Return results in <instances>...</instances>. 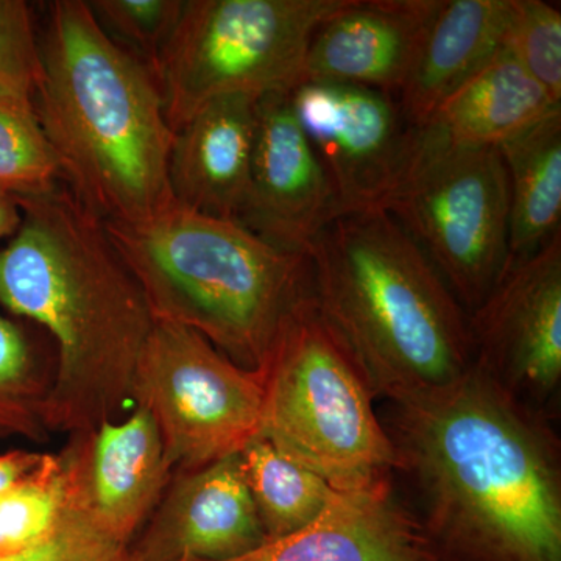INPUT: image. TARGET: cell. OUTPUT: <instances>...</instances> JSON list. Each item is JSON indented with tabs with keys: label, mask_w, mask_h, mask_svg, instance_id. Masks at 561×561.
Listing matches in <instances>:
<instances>
[{
	"label": "cell",
	"mask_w": 561,
	"mask_h": 561,
	"mask_svg": "<svg viewBox=\"0 0 561 561\" xmlns=\"http://www.w3.org/2000/svg\"><path fill=\"white\" fill-rule=\"evenodd\" d=\"M339 217L290 92L264 95L257 101L249 198L239 224L278 249L308 254L313 239Z\"/></svg>",
	"instance_id": "obj_13"
},
{
	"label": "cell",
	"mask_w": 561,
	"mask_h": 561,
	"mask_svg": "<svg viewBox=\"0 0 561 561\" xmlns=\"http://www.w3.org/2000/svg\"><path fill=\"white\" fill-rule=\"evenodd\" d=\"M513 9L515 0H442L397 98L412 127L507 49Z\"/></svg>",
	"instance_id": "obj_18"
},
{
	"label": "cell",
	"mask_w": 561,
	"mask_h": 561,
	"mask_svg": "<svg viewBox=\"0 0 561 561\" xmlns=\"http://www.w3.org/2000/svg\"><path fill=\"white\" fill-rule=\"evenodd\" d=\"M105 227L154 321L198 332L247 370H264L290 313L312 291L306 254L278 249L239 221L173 202Z\"/></svg>",
	"instance_id": "obj_5"
},
{
	"label": "cell",
	"mask_w": 561,
	"mask_h": 561,
	"mask_svg": "<svg viewBox=\"0 0 561 561\" xmlns=\"http://www.w3.org/2000/svg\"><path fill=\"white\" fill-rule=\"evenodd\" d=\"M46 454L11 451L0 454V494L32 474L44 461Z\"/></svg>",
	"instance_id": "obj_29"
},
{
	"label": "cell",
	"mask_w": 561,
	"mask_h": 561,
	"mask_svg": "<svg viewBox=\"0 0 561 561\" xmlns=\"http://www.w3.org/2000/svg\"><path fill=\"white\" fill-rule=\"evenodd\" d=\"M227 561H438V557L419 516L390 483L339 493L316 522Z\"/></svg>",
	"instance_id": "obj_16"
},
{
	"label": "cell",
	"mask_w": 561,
	"mask_h": 561,
	"mask_svg": "<svg viewBox=\"0 0 561 561\" xmlns=\"http://www.w3.org/2000/svg\"><path fill=\"white\" fill-rule=\"evenodd\" d=\"M61 181L33 103L0 98V190L27 197Z\"/></svg>",
	"instance_id": "obj_23"
},
{
	"label": "cell",
	"mask_w": 561,
	"mask_h": 561,
	"mask_svg": "<svg viewBox=\"0 0 561 561\" xmlns=\"http://www.w3.org/2000/svg\"><path fill=\"white\" fill-rule=\"evenodd\" d=\"M16 202L20 228L0 249V305L38 323L57 345L47 430L94 431L133 401L154 327L149 302L105 221L62 181Z\"/></svg>",
	"instance_id": "obj_2"
},
{
	"label": "cell",
	"mask_w": 561,
	"mask_h": 561,
	"mask_svg": "<svg viewBox=\"0 0 561 561\" xmlns=\"http://www.w3.org/2000/svg\"><path fill=\"white\" fill-rule=\"evenodd\" d=\"M0 561H135L130 545L113 540L65 502L54 529L25 551Z\"/></svg>",
	"instance_id": "obj_28"
},
{
	"label": "cell",
	"mask_w": 561,
	"mask_h": 561,
	"mask_svg": "<svg viewBox=\"0 0 561 561\" xmlns=\"http://www.w3.org/2000/svg\"><path fill=\"white\" fill-rule=\"evenodd\" d=\"M511 194V261L561 234V108L497 147Z\"/></svg>",
	"instance_id": "obj_20"
},
{
	"label": "cell",
	"mask_w": 561,
	"mask_h": 561,
	"mask_svg": "<svg viewBox=\"0 0 561 561\" xmlns=\"http://www.w3.org/2000/svg\"><path fill=\"white\" fill-rule=\"evenodd\" d=\"M43 80L41 41L24 0H0V98L35 101Z\"/></svg>",
	"instance_id": "obj_27"
},
{
	"label": "cell",
	"mask_w": 561,
	"mask_h": 561,
	"mask_svg": "<svg viewBox=\"0 0 561 561\" xmlns=\"http://www.w3.org/2000/svg\"><path fill=\"white\" fill-rule=\"evenodd\" d=\"M261 432L339 493L394 482L400 459L375 397L308 295L265 365Z\"/></svg>",
	"instance_id": "obj_6"
},
{
	"label": "cell",
	"mask_w": 561,
	"mask_h": 561,
	"mask_svg": "<svg viewBox=\"0 0 561 561\" xmlns=\"http://www.w3.org/2000/svg\"><path fill=\"white\" fill-rule=\"evenodd\" d=\"M51 382L27 332L0 313V438L46 440Z\"/></svg>",
	"instance_id": "obj_22"
},
{
	"label": "cell",
	"mask_w": 561,
	"mask_h": 561,
	"mask_svg": "<svg viewBox=\"0 0 561 561\" xmlns=\"http://www.w3.org/2000/svg\"><path fill=\"white\" fill-rule=\"evenodd\" d=\"M88 3L103 31L138 55L153 72L184 7V0H92Z\"/></svg>",
	"instance_id": "obj_25"
},
{
	"label": "cell",
	"mask_w": 561,
	"mask_h": 561,
	"mask_svg": "<svg viewBox=\"0 0 561 561\" xmlns=\"http://www.w3.org/2000/svg\"><path fill=\"white\" fill-rule=\"evenodd\" d=\"M257 101L250 95L216 99L175 133L169 160L175 203L206 216L241 220L253 168Z\"/></svg>",
	"instance_id": "obj_17"
},
{
	"label": "cell",
	"mask_w": 561,
	"mask_h": 561,
	"mask_svg": "<svg viewBox=\"0 0 561 561\" xmlns=\"http://www.w3.org/2000/svg\"><path fill=\"white\" fill-rule=\"evenodd\" d=\"M507 50L561 102V13L541 0H515Z\"/></svg>",
	"instance_id": "obj_26"
},
{
	"label": "cell",
	"mask_w": 561,
	"mask_h": 561,
	"mask_svg": "<svg viewBox=\"0 0 561 561\" xmlns=\"http://www.w3.org/2000/svg\"><path fill=\"white\" fill-rule=\"evenodd\" d=\"M43 80L33 101L62 183L103 221L172 205L175 133L153 69L116 43L83 0L47 7Z\"/></svg>",
	"instance_id": "obj_3"
},
{
	"label": "cell",
	"mask_w": 561,
	"mask_h": 561,
	"mask_svg": "<svg viewBox=\"0 0 561 561\" xmlns=\"http://www.w3.org/2000/svg\"><path fill=\"white\" fill-rule=\"evenodd\" d=\"M468 317L476 367L513 397L553 416L561 386V234L508 262Z\"/></svg>",
	"instance_id": "obj_11"
},
{
	"label": "cell",
	"mask_w": 561,
	"mask_h": 561,
	"mask_svg": "<svg viewBox=\"0 0 561 561\" xmlns=\"http://www.w3.org/2000/svg\"><path fill=\"white\" fill-rule=\"evenodd\" d=\"M291 106L330 183L339 213L382 210L408 171L420 128L383 92L301 81Z\"/></svg>",
	"instance_id": "obj_10"
},
{
	"label": "cell",
	"mask_w": 561,
	"mask_h": 561,
	"mask_svg": "<svg viewBox=\"0 0 561 561\" xmlns=\"http://www.w3.org/2000/svg\"><path fill=\"white\" fill-rule=\"evenodd\" d=\"M239 457L267 540L316 522L337 497L330 483L265 438H254Z\"/></svg>",
	"instance_id": "obj_21"
},
{
	"label": "cell",
	"mask_w": 561,
	"mask_h": 561,
	"mask_svg": "<svg viewBox=\"0 0 561 561\" xmlns=\"http://www.w3.org/2000/svg\"><path fill=\"white\" fill-rule=\"evenodd\" d=\"M65 502L60 457L46 454L32 474L0 494V557L44 540L60 518Z\"/></svg>",
	"instance_id": "obj_24"
},
{
	"label": "cell",
	"mask_w": 561,
	"mask_h": 561,
	"mask_svg": "<svg viewBox=\"0 0 561 561\" xmlns=\"http://www.w3.org/2000/svg\"><path fill=\"white\" fill-rule=\"evenodd\" d=\"M66 502L113 540L131 545L173 474L157 421L136 405L127 420L70 435L60 454Z\"/></svg>",
	"instance_id": "obj_12"
},
{
	"label": "cell",
	"mask_w": 561,
	"mask_h": 561,
	"mask_svg": "<svg viewBox=\"0 0 561 561\" xmlns=\"http://www.w3.org/2000/svg\"><path fill=\"white\" fill-rule=\"evenodd\" d=\"M442 0H348L313 33L301 81H330L397 99Z\"/></svg>",
	"instance_id": "obj_15"
},
{
	"label": "cell",
	"mask_w": 561,
	"mask_h": 561,
	"mask_svg": "<svg viewBox=\"0 0 561 561\" xmlns=\"http://www.w3.org/2000/svg\"><path fill=\"white\" fill-rule=\"evenodd\" d=\"M348 0H184L154 66L173 133L216 99L290 92L313 33Z\"/></svg>",
	"instance_id": "obj_7"
},
{
	"label": "cell",
	"mask_w": 561,
	"mask_h": 561,
	"mask_svg": "<svg viewBox=\"0 0 561 561\" xmlns=\"http://www.w3.org/2000/svg\"><path fill=\"white\" fill-rule=\"evenodd\" d=\"M561 102L505 49L442 103L424 127L459 147H500Z\"/></svg>",
	"instance_id": "obj_19"
},
{
	"label": "cell",
	"mask_w": 561,
	"mask_h": 561,
	"mask_svg": "<svg viewBox=\"0 0 561 561\" xmlns=\"http://www.w3.org/2000/svg\"><path fill=\"white\" fill-rule=\"evenodd\" d=\"M306 256L313 301L376 401L409 400L471 370L468 312L389 213L339 217Z\"/></svg>",
	"instance_id": "obj_4"
},
{
	"label": "cell",
	"mask_w": 561,
	"mask_h": 561,
	"mask_svg": "<svg viewBox=\"0 0 561 561\" xmlns=\"http://www.w3.org/2000/svg\"><path fill=\"white\" fill-rule=\"evenodd\" d=\"M130 549L135 561H227L267 541L241 457L173 474Z\"/></svg>",
	"instance_id": "obj_14"
},
{
	"label": "cell",
	"mask_w": 561,
	"mask_h": 561,
	"mask_svg": "<svg viewBox=\"0 0 561 561\" xmlns=\"http://www.w3.org/2000/svg\"><path fill=\"white\" fill-rule=\"evenodd\" d=\"M22 221V213L16 197L0 190V239L11 238Z\"/></svg>",
	"instance_id": "obj_30"
},
{
	"label": "cell",
	"mask_w": 561,
	"mask_h": 561,
	"mask_svg": "<svg viewBox=\"0 0 561 561\" xmlns=\"http://www.w3.org/2000/svg\"><path fill=\"white\" fill-rule=\"evenodd\" d=\"M382 210L426 254L468 316L511 262V194L497 147H459L420 128L408 171Z\"/></svg>",
	"instance_id": "obj_8"
},
{
	"label": "cell",
	"mask_w": 561,
	"mask_h": 561,
	"mask_svg": "<svg viewBox=\"0 0 561 561\" xmlns=\"http://www.w3.org/2000/svg\"><path fill=\"white\" fill-rule=\"evenodd\" d=\"M383 426L438 561H561V446L552 416L472 365L389 402Z\"/></svg>",
	"instance_id": "obj_1"
},
{
	"label": "cell",
	"mask_w": 561,
	"mask_h": 561,
	"mask_svg": "<svg viewBox=\"0 0 561 561\" xmlns=\"http://www.w3.org/2000/svg\"><path fill=\"white\" fill-rule=\"evenodd\" d=\"M133 401L157 421L173 472L236 456L260 435L264 370H247L198 332L154 321L136 368Z\"/></svg>",
	"instance_id": "obj_9"
}]
</instances>
